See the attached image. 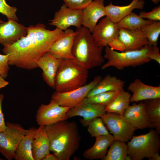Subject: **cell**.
Segmentation results:
<instances>
[{
    "mask_svg": "<svg viewBox=\"0 0 160 160\" xmlns=\"http://www.w3.org/2000/svg\"><path fill=\"white\" fill-rule=\"evenodd\" d=\"M9 57L8 54H0V75L4 79L8 75L9 70Z\"/></svg>",
    "mask_w": 160,
    "mask_h": 160,
    "instance_id": "36",
    "label": "cell"
},
{
    "mask_svg": "<svg viewBox=\"0 0 160 160\" xmlns=\"http://www.w3.org/2000/svg\"><path fill=\"white\" fill-rule=\"evenodd\" d=\"M9 84V82L0 75V89L7 86Z\"/></svg>",
    "mask_w": 160,
    "mask_h": 160,
    "instance_id": "40",
    "label": "cell"
},
{
    "mask_svg": "<svg viewBox=\"0 0 160 160\" xmlns=\"http://www.w3.org/2000/svg\"><path fill=\"white\" fill-rule=\"evenodd\" d=\"M128 90L132 93L130 101L138 102L145 100L160 98V85L154 86L146 84L138 79L131 82Z\"/></svg>",
    "mask_w": 160,
    "mask_h": 160,
    "instance_id": "16",
    "label": "cell"
},
{
    "mask_svg": "<svg viewBox=\"0 0 160 160\" xmlns=\"http://www.w3.org/2000/svg\"><path fill=\"white\" fill-rule=\"evenodd\" d=\"M140 16L143 19L152 21H160V6L154 8L149 12H141L139 14Z\"/></svg>",
    "mask_w": 160,
    "mask_h": 160,
    "instance_id": "35",
    "label": "cell"
},
{
    "mask_svg": "<svg viewBox=\"0 0 160 160\" xmlns=\"http://www.w3.org/2000/svg\"><path fill=\"white\" fill-rule=\"evenodd\" d=\"M17 8L11 7L7 4L5 0H0V13L5 15L8 20H12L18 21V19L16 12Z\"/></svg>",
    "mask_w": 160,
    "mask_h": 160,
    "instance_id": "33",
    "label": "cell"
},
{
    "mask_svg": "<svg viewBox=\"0 0 160 160\" xmlns=\"http://www.w3.org/2000/svg\"><path fill=\"white\" fill-rule=\"evenodd\" d=\"M4 96L2 94H0V132L4 130L7 127L5 122L4 116L2 111V103Z\"/></svg>",
    "mask_w": 160,
    "mask_h": 160,
    "instance_id": "39",
    "label": "cell"
},
{
    "mask_svg": "<svg viewBox=\"0 0 160 160\" xmlns=\"http://www.w3.org/2000/svg\"><path fill=\"white\" fill-rule=\"evenodd\" d=\"M46 129L50 151L58 160H69L80 145L81 137L76 122L64 120L46 126Z\"/></svg>",
    "mask_w": 160,
    "mask_h": 160,
    "instance_id": "2",
    "label": "cell"
},
{
    "mask_svg": "<svg viewBox=\"0 0 160 160\" xmlns=\"http://www.w3.org/2000/svg\"><path fill=\"white\" fill-rule=\"evenodd\" d=\"M119 31L116 23L106 17L96 25L91 33L94 40L97 45L104 47L118 37Z\"/></svg>",
    "mask_w": 160,
    "mask_h": 160,
    "instance_id": "13",
    "label": "cell"
},
{
    "mask_svg": "<svg viewBox=\"0 0 160 160\" xmlns=\"http://www.w3.org/2000/svg\"><path fill=\"white\" fill-rule=\"evenodd\" d=\"M75 32L72 50L74 59L88 70L102 65L105 59L102 54L103 47L97 45L87 28L82 26Z\"/></svg>",
    "mask_w": 160,
    "mask_h": 160,
    "instance_id": "3",
    "label": "cell"
},
{
    "mask_svg": "<svg viewBox=\"0 0 160 160\" xmlns=\"http://www.w3.org/2000/svg\"><path fill=\"white\" fill-rule=\"evenodd\" d=\"M4 22V21H3V20H1V19H0V23H2L3 22Z\"/></svg>",
    "mask_w": 160,
    "mask_h": 160,
    "instance_id": "45",
    "label": "cell"
},
{
    "mask_svg": "<svg viewBox=\"0 0 160 160\" xmlns=\"http://www.w3.org/2000/svg\"><path fill=\"white\" fill-rule=\"evenodd\" d=\"M149 128L154 129L160 134V98L144 100Z\"/></svg>",
    "mask_w": 160,
    "mask_h": 160,
    "instance_id": "26",
    "label": "cell"
},
{
    "mask_svg": "<svg viewBox=\"0 0 160 160\" xmlns=\"http://www.w3.org/2000/svg\"><path fill=\"white\" fill-rule=\"evenodd\" d=\"M82 19V10L71 9L63 4L55 12L53 19L50 20L49 24L64 31L71 26L77 28L81 27Z\"/></svg>",
    "mask_w": 160,
    "mask_h": 160,
    "instance_id": "12",
    "label": "cell"
},
{
    "mask_svg": "<svg viewBox=\"0 0 160 160\" xmlns=\"http://www.w3.org/2000/svg\"><path fill=\"white\" fill-rule=\"evenodd\" d=\"M76 32L68 28L52 44L49 52L55 57L60 59H74L72 50Z\"/></svg>",
    "mask_w": 160,
    "mask_h": 160,
    "instance_id": "14",
    "label": "cell"
},
{
    "mask_svg": "<svg viewBox=\"0 0 160 160\" xmlns=\"http://www.w3.org/2000/svg\"><path fill=\"white\" fill-rule=\"evenodd\" d=\"M27 27L17 21L9 20L0 23V44L11 45L26 35Z\"/></svg>",
    "mask_w": 160,
    "mask_h": 160,
    "instance_id": "15",
    "label": "cell"
},
{
    "mask_svg": "<svg viewBox=\"0 0 160 160\" xmlns=\"http://www.w3.org/2000/svg\"><path fill=\"white\" fill-rule=\"evenodd\" d=\"M102 160H125L127 155V146L126 142L114 140Z\"/></svg>",
    "mask_w": 160,
    "mask_h": 160,
    "instance_id": "29",
    "label": "cell"
},
{
    "mask_svg": "<svg viewBox=\"0 0 160 160\" xmlns=\"http://www.w3.org/2000/svg\"><path fill=\"white\" fill-rule=\"evenodd\" d=\"M104 105L91 103L85 98L75 106L70 108L67 112L68 118L74 116L83 117L80 121L82 126L87 127L89 122L94 119L100 117L107 112Z\"/></svg>",
    "mask_w": 160,
    "mask_h": 160,
    "instance_id": "11",
    "label": "cell"
},
{
    "mask_svg": "<svg viewBox=\"0 0 160 160\" xmlns=\"http://www.w3.org/2000/svg\"><path fill=\"white\" fill-rule=\"evenodd\" d=\"M87 131L92 137L108 135L110 133L101 117L95 118L87 126Z\"/></svg>",
    "mask_w": 160,
    "mask_h": 160,
    "instance_id": "31",
    "label": "cell"
},
{
    "mask_svg": "<svg viewBox=\"0 0 160 160\" xmlns=\"http://www.w3.org/2000/svg\"><path fill=\"white\" fill-rule=\"evenodd\" d=\"M118 38L125 46L124 51L138 50L149 45L147 39L140 29L131 30L119 28Z\"/></svg>",
    "mask_w": 160,
    "mask_h": 160,
    "instance_id": "19",
    "label": "cell"
},
{
    "mask_svg": "<svg viewBox=\"0 0 160 160\" xmlns=\"http://www.w3.org/2000/svg\"><path fill=\"white\" fill-rule=\"evenodd\" d=\"M150 160H160V156L159 154V152L156 153L151 156V157L148 159Z\"/></svg>",
    "mask_w": 160,
    "mask_h": 160,
    "instance_id": "42",
    "label": "cell"
},
{
    "mask_svg": "<svg viewBox=\"0 0 160 160\" xmlns=\"http://www.w3.org/2000/svg\"><path fill=\"white\" fill-rule=\"evenodd\" d=\"M32 151L34 160H43L50 153V142L46 126H40L37 129L32 143Z\"/></svg>",
    "mask_w": 160,
    "mask_h": 160,
    "instance_id": "22",
    "label": "cell"
},
{
    "mask_svg": "<svg viewBox=\"0 0 160 160\" xmlns=\"http://www.w3.org/2000/svg\"><path fill=\"white\" fill-rule=\"evenodd\" d=\"M95 141L91 148L85 150L83 153V157L90 160L101 159L105 156L107 149L114 140L110 134L96 137Z\"/></svg>",
    "mask_w": 160,
    "mask_h": 160,
    "instance_id": "23",
    "label": "cell"
},
{
    "mask_svg": "<svg viewBox=\"0 0 160 160\" xmlns=\"http://www.w3.org/2000/svg\"><path fill=\"white\" fill-rule=\"evenodd\" d=\"M125 160H132V159L130 156L127 155L125 158Z\"/></svg>",
    "mask_w": 160,
    "mask_h": 160,
    "instance_id": "44",
    "label": "cell"
},
{
    "mask_svg": "<svg viewBox=\"0 0 160 160\" xmlns=\"http://www.w3.org/2000/svg\"><path fill=\"white\" fill-rule=\"evenodd\" d=\"M124 82L110 74L106 75L89 92L87 97L98 94L110 91L119 92L123 89Z\"/></svg>",
    "mask_w": 160,
    "mask_h": 160,
    "instance_id": "24",
    "label": "cell"
},
{
    "mask_svg": "<svg viewBox=\"0 0 160 160\" xmlns=\"http://www.w3.org/2000/svg\"><path fill=\"white\" fill-rule=\"evenodd\" d=\"M131 96L129 93L124 89L120 91L113 101L105 106L107 112L123 115L125 111L129 105Z\"/></svg>",
    "mask_w": 160,
    "mask_h": 160,
    "instance_id": "27",
    "label": "cell"
},
{
    "mask_svg": "<svg viewBox=\"0 0 160 160\" xmlns=\"http://www.w3.org/2000/svg\"><path fill=\"white\" fill-rule=\"evenodd\" d=\"M119 92L110 91L102 92L89 97H86V99L89 103L106 106L111 103L116 98Z\"/></svg>",
    "mask_w": 160,
    "mask_h": 160,
    "instance_id": "32",
    "label": "cell"
},
{
    "mask_svg": "<svg viewBox=\"0 0 160 160\" xmlns=\"http://www.w3.org/2000/svg\"><path fill=\"white\" fill-rule=\"evenodd\" d=\"M68 7L76 10H82L92 1V0H63Z\"/></svg>",
    "mask_w": 160,
    "mask_h": 160,
    "instance_id": "34",
    "label": "cell"
},
{
    "mask_svg": "<svg viewBox=\"0 0 160 160\" xmlns=\"http://www.w3.org/2000/svg\"><path fill=\"white\" fill-rule=\"evenodd\" d=\"M143 0H132L129 4L124 6L113 5L112 2L105 6L106 16L111 21L117 23L132 12L135 9H142L145 4Z\"/></svg>",
    "mask_w": 160,
    "mask_h": 160,
    "instance_id": "21",
    "label": "cell"
},
{
    "mask_svg": "<svg viewBox=\"0 0 160 160\" xmlns=\"http://www.w3.org/2000/svg\"><path fill=\"white\" fill-rule=\"evenodd\" d=\"M71 108L60 105L52 98L47 105L41 104L38 109L36 121L40 126H47L67 120V112Z\"/></svg>",
    "mask_w": 160,
    "mask_h": 160,
    "instance_id": "10",
    "label": "cell"
},
{
    "mask_svg": "<svg viewBox=\"0 0 160 160\" xmlns=\"http://www.w3.org/2000/svg\"><path fill=\"white\" fill-rule=\"evenodd\" d=\"M159 134L153 129L144 135L133 136L128 142L127 155L132 160H142L151 158L159 152L160 148Z\"/></svg>",
    "mask_w": 160,
    "mask_h": 160,
    "instance_id": "6",
    "label": "cell"
},
{
    "mask_svg": "<svg viewBox=\"0 0 160 160\" xmlns=\"http://www.w3.org/2000/svg\"><path fill=\"white\" fill-rule=\"evenodd\" d=\"M153 21L146 20L134 12H131L116 23L119 28L129 30L140 29L144 26Z\"/></svg>",
    "mask_w": 160,
    "mask_h": 160,
    "instance_id": "28",
    "label": "cell"
},
{
    "mask_svg": "<svg viewBox=\"0 0 160 160\" xmlns=\"http://www.w3.org/2000/svg\"><path fill=\"white\" fill-rule=\"evenodd\" d=\"M108 46L114 50H116L122 52L125 50L124 45L118 38L115 39L111 42Z\"/></svg>",
    "mask_w": 160,
    "mask_h": 160,
    "instance_id": "38",
    "label": "cell"
},
{
    "mask_svg": "<svg viewBox=\"0 0 160 160\" xmlns=\"http://www.w3.org/2000/svg\"><path fill=\"white\" fill-rule=\"evenodd\" d=\"M62 59L55 57L48 52L37 62L38 68L42 71L43 79L49 87L54 89L55 77Z\"/></svg>",
    "mask_w": 160,
    "mask_h": 160,
    "instance_id": "17",
    "label": "cell"
},
{
    "mask_svg": "<svg viewBox=\"0 0 160 160\" xmlns=\"http://www.w3.org/2000/svg\"><path fill=\"white\" fill-rule=\"evenodd\" d=\"M123 116L136 130L149 127L144 102L141 101L138 104L129 105L125 111Z\"/></svg>",
    "mask_w": 160,
    "mask_h": 160,
    "instance_id": "20",
    "label": "cell"
},
{
    "mask_svg": "<svg viewBox=\"0 0 160 160\" xmlns=\"http://www.w3.org/2000/svg\"><path fill=\"white\" fill-rule=\"evenodd\" d=\"M150 47L147 45L138 50L118 52L106 46L103 57L108 61L102 65L101 69L112 67L122 70L126 67H135L149 63L151 60L147 54Z\"/></svg>",
    "mask_w": 160,
    "mask_h": 160,
    "instance_id": "5",
    "label": "cell"
},
{
    "mask_svg": "<svg viewBox=\"0 0 160 160\" xmlns=\"http://www.w3.org/2000/svg\"><path fill=\"white\" fill-rule=\"evenodd\" d=\"M100 117L114 140L126 142L131 139L136 130L123 115L107 113Z\"/></svg>",
    "mask_w": 160,
    "mask_h": 160,
    "instance_id": "8",
    "label": "cell"
},
{
    "mask_svg": "<svg viewBox=\"0 0 160 160\" xmlns=\"http://www.w3.org/2000/svg\"><path fill=\"white\" fill-rule=\"evenodd\" d=\"M7 127L0 132V153L8 160L14 159L19 143L28 129L18 124L6 123Z\"/></svg>",
    "mask_w": 160,
    "mask_h": 160,
    "instance_id": "7",
    "label": "cell"
},
{
    "mask_svg": "<svg viewBox=\"0 0 160 160\" xmlns=\"http://www.w3.org/2000/svg\"><path fill=\"white\" fill-rule=\"evenodd\" d=\"M136 1H139L140 0H135ZM152 2H153L154 4H158L160 1V0H151Z\"/></svg>",
    "mask_w": 160,
    "mask_h": 160,
    "instance_id": "43",
    "label": "cell"
},
{
    "mask_svg": "<svg viewBox=\"0 0 160 160\" xmlns=\"http://www.w3.org/2000/svg\"><path fill=\"white\" fill-rule=\"evenodd\" d=\"M102 78L101 76H96L89 83L76 89L63 92L55 91L52 94L51 98L61 106L72 108L86 98Z\"/></svg>",
    "mask_w": 160,
    "mask_h": 160,
    "instance_id": "9",
    "label": "cell"
},
{
    "mask_svg": "<svg viewBox=\"0 0 160 160\" xmlns=\"http://www.w3.org/2000/svg\"><path fill=\"white\" fill-rule=\"evenodd\" d=\"M104 0H94L82 10V26L91 32L97 24L99 19L106 16Z\"/></svg>",
    "mask_w": 160,
    "mask_h": 160,
    "instance_id": "18",
    "label": "cell"
},
{
    "mask_svg": "<svg viewBox=\"0 0 160 160\" xmlns=\"http://www.w3.org/2000/svg\"><path fill=\"white\" fill-rule=\"evenodd\" d=\"M88 70L74 59H62L55 77V91L66 92L85 85Z\"/></svg>",
    "mask_w": 160,
    "mask_h": 160,
    "instance_id": "4",
    "label": "cell"
},
{
    "mask_svg": "<svg viewBox=\"0 0 160 160\" xmlns=\"http://www.w3.org/2000/svg\"><path fill=\"white\" fill-rule=\"evenodd\" d=\"M27 28L26 36L4 46L2 51L4 54L9 55L10 65L29 70L38 68V60L49 52L64 31L57 28L50 30L42 23L31 25Z\"/></svg>",
    "mask_w": 160,
    "mask_h": 160,
    "instance_id": "1",
    "label": "cell"
},
{
    "mask_svg": "<svg viewBox=\"0 0 160 160\" xmlns=\"http://www.w3.org/2000/svg\"><path fill=\"white\" fill-rule=\"evenodd\" d=\"M37 129L30 128L20 140L15 153V160H34L32 154V143Z\"/></svg>",
    "mask_w": 160,
    "mask_h": 160,
    "instance_id": "25",
    "label": "cell"
},
{
    "mask_svg": "<svg viewBox=\"0 0 160 160\" xmlns=\"http://www.w3.org/2000/svg\"><path fill=\"white\" fill-rule=\"evenodd\" d=\"M3 159L0 158V160H3Z\"/></svg>",
    "mask_w": 160,
    "mask_h": 160,
    "instance_id": "46",
    "label": "cell"
},
{
    "mask_svg": "<svg viewBox=\"0 0 160 160\" xmlns=\"http://www.w3.org/2000/svg\"><path fill=\"white\" fill-rule=\"evenodd\" d=\"M43 160H58V159L55 154L49 153L44 158Z\"/></svg>",
    "mask_w": 160,
    "mask_h": 160,
    "instance_id": "41",
    "label": "cell"
},
{
    "mask_svg": "<svg viewBox=\"0 0 160 160\" xmlns=\"http://www.w3.org/2000/svg\"><path fill=\"white\" fill-rule=\"evenodd\" d=\"M148 57L151 60H154L160 64L159 49L157 46H150L147 52Z\"/></svg>",
    "mask_w": 160,
    "mask_h": 160,
    "instance_id": "37",
    "label": "cell"
},
{
    "mask_svg": "<svg viewBox=\"0 0 160 160\" xmlns=\"http://www.w3.org/2000/svg\"><path fill=\"white\" fill-rule=\"evenodd\" d=\"M150 46H157L160 34V21H153L141 29Z\"/></svg>",
    "mask_w": 160,
    "mask_h": 160,
    "instance_id": "30",
    "label": "cell"
}]
</instances>
